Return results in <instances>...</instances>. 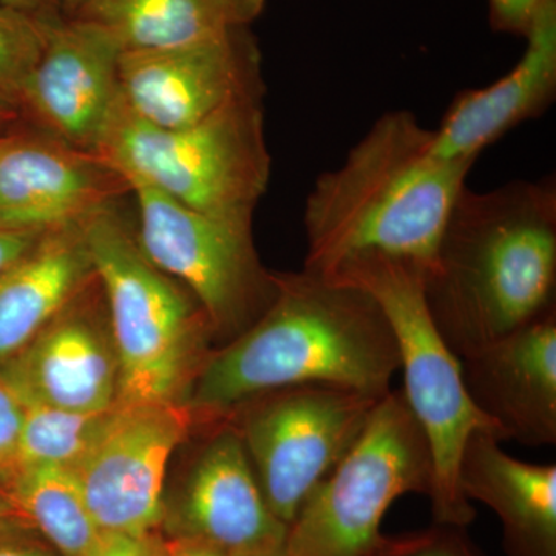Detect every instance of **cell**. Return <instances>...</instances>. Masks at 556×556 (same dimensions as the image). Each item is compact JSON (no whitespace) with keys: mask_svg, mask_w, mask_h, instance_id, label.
<instances>
[{"mask_svg":"<svg viewBox=\"0 0 556 556\" xmlns=\"http://www.w3.org/2000/svg\"><path fill=\"white\" fill-rule=\"evenodd\" d=\"M274 278L268 308L201 365L186 402L193 413L222 419L248 399L298 386L390 393L396 340L365 289L305 268Z\"/></svg>","mask_w":556,"mask_h":556,"instance_id":"obj_1","label":"cell"},{"mask_svg":"<svg viewBox=\"0 0 556 556\" xmlns=\"http://www.w3.org/2000/svg\"><path fill=\"white\" fill-rule=\"evenodd\" d=\"M473 166L439 156L433 130L408 110L387 112L311 190L303 268L332 276L378 255L413 263L427 276Z\"/></svg>","mask_w":556,"mask_h":556,"instance_id":"obj_2","label":"cell"},{"mask_svg":"<svg viewBox=\"0 0 556 556\" xmlns=\"http://www.w3.org/2000/svg\"><path fill=\"white\" fill-rule=\"evenodd\" d=\"M556 188L551 178L464 189L424 294L463 358L555 308Z\"/></svg>","mask_w":556,"mask_h":556,"instance_id":"obj_3","label":"cell"},{"mask_svg":"<svg viewBox=\"0 0 556 556\" xmlns=\"http://www.w3.org/2000/svg\"><path fill=\"white\" fill-rule=\"evenodd\" d=\"M118 364L116 405L177 402L207 334L200 303L149 262L118 204L83 223Z\"/></svg>","mask_w":556,"mask_h":556,"instance_id":"obj_4","label":"cell"},{"mask_svg":"<svg viewBox=\"0 0 556 556\" xmlns=\"http://www.w3.org/2000/svg\"><path fill=\"white\" fill-rule=\"evenodd\" d=\"M327 277L365 289L386 314L396 340L399 371L404 372L401 391L433 457L434 522L467 527L477 514L459 489L460 456L475 431L500 434L468 396L459 357L431 318L424 294L426 274L404 260L371 255Z\"/></svg>","mask_w":556,"mask_h":556,"instance_id":"obj_5","label":"cell"},{"mask_svg":"<svg viewBox=\"0 0 556 556\" xmlns=\"http://www.w3.org/2000/svg\"><path fill=\"white\" fill-rule=\"evenodd\" d=\"M263 97L240 98L182 129L150 126L123 101L100 155L185 206L252 225L270 178Z\"/></svg>","mask_w":556,"mask_h":556,"instance_id":"obj_6","label":"cell"},{"mask_svg":"<svg viewBox=\"0 0 556 556\" xmlns=\"http://www.w3.org/2000/svg\"><path fill=\"white\" fill-rule=\"evenodd\" d=\"M433 457L401 390L372 408L364 430L288 526L281 556H368L388 508L431 496Z\"/></svg>","mask_w":556,"mask_h":556,"instance_id":"obj_7","label":"cell"},{"mask_svg":"<svg viewBox=\"0 0 556 556\" xmlns=\"http://www.w3.org/2000/svg\"><path fill=\"white\" fill-rule=\"evenodd\" d=\"M129 182L135 237L146 257L200 303L214 334L237 338L276 292L274 274L260 265L252 225L195 211L138 179Z\"/></svg>","mask_w":556,"mask_h":556,"instance_id":"obj_8","label":"cell"},{"mask_svg":"<svg viewBox=\"0 0 556 556\" xmlns=\"http://www.w3.org/2000/svg\"><path fill=\"white\" fill-rule=\"evenodd\" d=\"M378 401L338 387L298 386L248 399L225 416L285 526L345 456Z\"/></svg>","mask_w":556,"mask_h":556,"instance_id":"obj_9","label":"cell"},{"mask_svg":"<svg viewBox=\"0 0 556 556\" xmlns=\"http://www.w3.org/2000/svg\"><path fill=\"white\" fill-rule=\"evenodd\" d=\"M193 412L181 402L115 405L90 452L75 468L101 532L156 535L172 453L188 437Z\"/></svg>","mask_w":556,"mask_h":556,"instance_id":"obj_10","label":"cell"},{"mask_svg":"<svg viewBox=\"0 0 556 556\" xmlns=\"http://www.w3.org/2000/svg\"><path fill=\"white\" fill-rule=\"evenodd\" d=\"M131 197L129 179L97 153L73 148L21 119L0 137V228L83 225Z\"/></svg>","mask_w":556,"mask_h":556,"instance_id":"obj_11","label":"cell"},{"mask_svg":"<svg viewBox=\"0 0 556 556\" xmlns=\"http://www.w3.org/2000/svg\"><path fill=\"white\" fill-rule=\"evenodd\" d=\"M121 53L116 40L91 22H54L38 64L22 87L21 118L73 148L100 155L124 101Z\"/></svg>","mask_w":556,"mask_h":556,"instance_id":"obj_12","label":"cell"},{"mask_svg":"<svg viewBox=\"0 0 556 556\" xmlns=\"http://www.w3.org/2000/svg\"><path fill=\"white\" fill-rule=\"evenodd\" d=\"M119 86L130 112L159 129L193 126L230 102L265 91L249 27L177 49L124 51Z\"/></svg>","mask_w":556,"mask_h":556,"instance_id":"obj_13","label":"cell"},{"mask_svg":"<svg viewBox=\"0 0 556 556\" xmlns=\"http://www.w3.org/2000/svg\"><path fill=\"white\" fill-rule=\"evenodd\" d=\"M459 361L468 396L501 441L556 444V308Z\"/></svg>","mask_w":556,"mask_h":556,"instance_id":"obj_14","label":"cell"},{"mask_svg":"<svg viewBox=\"0 0 556 556\" xmlns=\"http://www.w3.org/2000/svg\"><path fill=\"white\" fill-rule=\"evenodd\" d=\"M97 276L27 346L0 364L22 402L75 413H104L118 399L113 343L94 317Z\"/></svg>","mask_w":556,"mask_h":556,"instance_id":"obj_15","label":"cell"},{"mask_svg":"<svg viewBox=\"0 0 556 556\" xmlns=\"http://www.w3.org/2000/svg\"><path fill=\"white\" fill-rule=\"evenodd\" d=\"M179 536L230 556L281 551L288 527L270 511L243 442L223 417L190 467L178 507Z\"/></svg>","mask_w":556,"mask_h":556,"instance_id":"obj_16","label":"cell"},{"mask_svg":"<svg viewBox=\"0 0 556 556\" xmlns=\"http://www.w3.org/2000/svg\"><path fill=\"white\" fill-rule=\"evenodd\" d=\"M526 39L525 54L507 75L453 100L433 130L439 156L477 163L482 150L551 108L556 94V0L541 11Z\"/></svg>","mask_w":556,"mask_h":556,"instance_id":"obj_17","label":"cell"},{"mask_svg":"<svg viewBox=\"0 0 556 556\" xmlns=\"http://www.w3.org/2000/svg\"><path fill=\"white\" fill-rule=\"evenodd\" d=\"M486 430L475 431L457 479L468 501L492 508L503 525L506 556H556V466L508 455Z\"/></svg>","mask_w":556,"mask_h":556,"instance_id":"obj_18","label":"cell"},{"mask_svg":"<svg viewBox=\"0 0 556 556\" xmlns=\"http://www.w3.org/2000/svg\"><path fill=\"white\" fill-rule=\"evenodd\" d=\"M93 278L83 225L43 233L0 276V364L27 346Z\"/></svg>","mask_w":556,"mask_h":556,"instance_id":"obj_19","label":"cell"},{"mask_svg":"<svg viewBox=\"0 0 556 556\" xmlns=\"http://www.w3.org/2000/svg\"><path fill=\"white\" fill-rule=\"evenodd\" d=\"M265 0H84L75 20L109 33L124 51L193 46L247 28Z\"/></svg>","mask_w":556,"mask_h":556,"instance_id":"obj_20","label":"cell"},{"mask_svg":"<svg viewBox=\"0 0 556 556\" xmlns=\"http://www.w3.org/2000/svg\"><path fill=\"white\" fill-rule=\"evenodd\" d=\"M7 493L28 526L62 556H86L101 535L78 478L70 468H27L17 475Z\"/></svg>","mask_w":556,"mask_h":556,"instance_id":"obj_21","label":"cell"},{"mask_svg":"<svg viewBox=\"0 0 556 556\" xmlns=\"http://www.w3.org/2000/svg\"><path fill=\"white\" fill-rule=\"evenodd\" d=\"M24 404L17 475L31 467L54 466L75 470L90 452L108 422L110 412L75 413Z\"/></svg>","mask_w":556,"mask_h":556,"instance_id":"obj_22","label":"cell"},{"mask_svg":"<svg viewBox=\"0 0 556 556\" xmlns=\"http://www.w3.org/2000/svg\"><path fill=\"white\" fill-rule=\"evenodd\" d=\"M50 25L0 3V100L17 112L22 87L38 64Z\"/></svg>","mask_w":556,"mask_h":556,"instance_id":"obj_23","label":"cell"},{"mask_svg":"<svg viewBox=\"0 0 556 556\" xmlns=\"http://www.w3.org/2000/svg\"><path fill=\"white\" fill-rule=\"evenodd\" d=\"M368 556H481L468 540L466 527L438 525L424 532L382 536Z\"/></svg>","mask_w":556,"mask_h":556,"instance_id":"obj_24","label":"cell"},{"mask_svg":"<svg viewBox=\"0 0 556 556\" xmlns=\"http://www.w3.org/2000/svg\"><path fill=\"white\" fill-rule=\"evenodd\" d=\"M24 404L9 380L0 372V489L9 492L17 477V448Z\"/></svg>","mask_w":556,"mask_h":556,"instance_id":"obj_25","label":"cell"},{"mask_svg":"<svg viewBox=\"0 0 556 556\" xmlns=\"http://www.w3.org/2000/svg\"><path fill=\"white\" fill-rule=\"evenodd\" d=\"M555 0H489L490 24L497 31L527 36L541 11Z\"/></svg>","mask_w":556,"mask_h":556,"instance_id":"obj_26","label":"cell"},{"mask_svg":"<svg viewBox=\"0 0 556 556\" xmlns=\"http://www.w3.org/2000/svg\"><path fill=\"white\" fill-rule=\"evenodd\" d=\"M164 543L156 535L131 536L101 532L86 556H163Z\"/></svg>","mask_w":556,"mask_h":556,"instance_id":"obj_27","label":"cell"},{"mask_svg":"<svg viewBox=\"0 0 556 556\" xmlns=\"http://www.w3.org/2000/svg\"><path fill=\"white\" fill-rule=\"evenodd\" d=\"M43 233L0 228V276L28 254Z\"/></svg>","mask_w":556,"mask_h":556,"instance_id":"obj_28","label":"cell"},{"mask_svg":"<svg viewBox=\"0 0 556 556\" xmlns=\"http://www.w3.org/2000/svg\"><path fill=\"white\" fill-rule=\"evenodd\" d=\"M0 3L43 24H54L65 17L61 0H0Z\"/></svg>","mask_w":556,"mask_h":556,"instance_id":"obj_29","label":"cell"},{"mask_svg":"<svg viewBox=\"0 0 556 556\" xmlns=\"http://www.w3.org/2000/svg\"><path fill=\"white\" fill-rule=\"evenodd\" d=\"M31 530L9 493L0 489V538L20 535V533H28Z\"/></svg>","mask_w":556,"mask_h":556,"instance_id":"obj_30","label":"cell"},{"mask_svg":"<svg viewBox=\"0 0 556 556\" xmlns=\"http://www.w3.org/2000/svg\"><path fill=\"white\" fill-rule=\"evenodd\" d=\"M164 556H230L218 548L207 546L189 538H175L172 543H164Z\"/></svg>","mask_w":556,"mask_h":556,"instance_id":"obj_31","label":"cell"},{"mask_svg":"<svg viewBox=\"0 0 556 556\" xmlns=\"http://www.w3.org/2000/svg\"><path fill=\"white\" fill-rule=\"evenodd\" d=\"M27 533L0 538V556H49L25 540Z\"/></svg>","mask_w":556,"mask_h":556,"instance_id":"obj_32","label":"cell"},{"mask_svg":"<svg viewBox=\"0 0 556 556\" xmlns=\"http://www.w3.org/2000/svg\"><path fill=\"white\" fill-rule=\"evenodd\" d=\"M21 119L20 112L13 105L0 100V137L9 134Z\"/></svg>","mask_w":556,"mask_h":556,"instance_id":"obj_33","label":"cell"},{"mask_svg":"<svg viewBox=\"0 0 556 556\" xmlns=\"http://www.w3.org/2000/svg\"><path fill=\"white\" fill-rule=\"evenodd\" d=\"M62 11H64L65 17L75 16L76 11L83 5L84 0H61Z\"/></svg>","mask_w":556,"mask_h":556,"instance_id":"obj_34","label":"cell"},{"mask_svg":"<svg viewBox=\"0 0 556 556\" xmlns=\"http://www.w3.org/2000/svg\"><path fill=\"white\" fill-rule=\"evenodd\" d=\"M281 552H283V548H281V551L273 552V554H266V555H260V556H281Z\"/></svg>","mask_w":556,"mask_h":556,"instance_id":"obj_35","label":"cell"},{"mask_svg":"<svg viewBox=\"0 0 556 556\" xmlns=\"http://www.w3.org/2000/svg\"><path fill=\"white\" fill-rule=\"evenodd\" d=\"M163 556H164V554H163Z\"/></svg>","mask_w":556,"mask_h":556,"instance_id":"obj_36","label":"cell"}]
</instances>
